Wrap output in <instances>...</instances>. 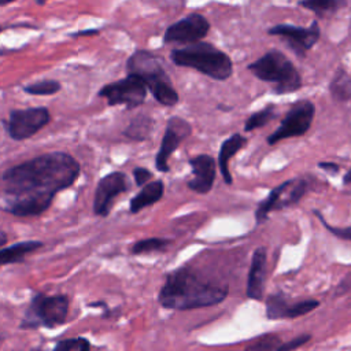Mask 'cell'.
Returning a JSON list of instances; mask_svg holds the SVG:
<instances>
[{"mask_svg":"<svg viewBox=\"0 0 351 351\" xmlns=\"http://www.w3.org/2000/svg\"><path fill=\"white\" fill-rule=\"evenodd\" d=\"M48 0H34V3L36 4H38V5H43V4H45Z\"/></svg>","mask_w":351,"mask_h":351,"instance_id":"obj_37","label":"cell"},{"mask_svg":"<svg viewBox=\"0 0 351 351\" xmlns=\"http://www.w3.org/2000/svg\"><path fill=\"white\" fill-rule=\"evenodd\" d=\"M191 133H192V126L186 119L177 115L169 118L166 123L165 134L160 141L159 151L155 156V166L159 171L167 173L170 170V166H169L170 156L181 145V143L191 136Z\"/></svg>","mask_w":351,"mask_h":351,"instance_id":"obj_13","label":"cell"},{"mask_svg":"<svg viewBox=\"0 0 351 351\" xmlns=\"http://www.w3.org/2000/svg\"><path fill=\"white\" fill-rule=\"evenodd\" d=\"M51 121V114L47 107L14 108L4 119V128L8 136L15 141H22L33 137Z\"/></svg>","mask_w":351,"mask_h":351,"instance_id":"obj_9","label":"cell"},{"mask_svg":"<svg viewBox=\"0 0 351 351\" xmlns=\"http://www.w3.org/2000/svg\"><path fill=\"white\" fill-rule=\"evenodd\" d=\"M300 7L314 12L318 18L336 14L347 5V0H299Z\"/></svg>","mask_w":351,"mask_h":351,"instance_id":"obj_23","label":"cell"},{"mask_svg":"<svg viewBox=\"0 0 351 351\" xmlns=\"http://www.w3.org/2000/svg\"><path fill=\"white\" fill-rule=\"evenodd\" d=\"M314 214H315V217L321 221V223L326 228V230L330 232L333 236H336V237H339V239H343V240L351 241V226H347V228H337V226L329 225L319 211L314 210Z\"/></svg>","mask_w":351,"mask_h":351,"instance_id":"obj_29","label":"cell"},{"mask_svg":"<svg viewBox=\"0 0 351 351\" xmlns=\"http://www.w3.org/2000/svg\"><path fill=\"white\" fill-rule=\"evenodd\" d=\"M319 306L317 299H304L289 303L284 293H274L266 299V317L269 319H289L306 315Z\"/></svg>","mask_w":351,"mask_h":351,"instance_id":"obj_15","label":"cell"},{"mask_svg":"<svg viewBox=\"0 0 351 351\" xmlns=\"http://www.w3.org/2000/svg\"><path fill=\"white\" fill-rule=\"evenodd\" d=\"M208 19L200 12H191L171 23L163 36L165 44H193L202 41L210 32Z\"/></svg>","mask_w":351,"mask_h":351,"instance_id":"obj_12","label":"cell"},{"mask_svg":"<svg viewBox=\"0 0 351 351\" xmlns=\"http://www.w3.org/2000/svg\"><path fill=\"white\" fill-rule=\"evenodd\" d=\"M329 92L336 101L346 103L351 100V77L341 67L335 73L329 84Z\"/></svg>","mask_w":351,"mask_h":351,"instance_id":"obj_22","label":"cell"},{"mask_svg":"<svg viewBox=\"0 0 351 351\" xmlns=\"http://www.w3.org/2000/svg\"><path fill=\"white\" fill-rule=\"evenodd\" d=\"M310 340H311V335L310 333H303V335H299V336L291 339L289 341L281 343V346L277 348V351H293V350L304 346Z\"/></svg>","mask_w":351,"mask_h":351,"instance_id":"obj_30","label":"cell"},{"mask_svg":"<svg viewBox=\"0 0 351 351\" xmlns=\"http://www.w3.org/2000/svg\"><path fill=\"white\" fill-rule=\"evenodd\" d=\"M126 71L138 77L159 104L173 107L178 103L180 95L165 69L163 59L158 53L147 49L134 51L126 60Z\"/></svg>","mask_w":351,"mask_h":351,"instance_id":"obj_3","label":"cell"},{"mask_svg":"<svg viewBox=\"0 0 351 351\" xmlns=\"http://www.w3.org/2000/svg\"><path fill=\"white\" fill-rule=\"evenodd\" d=\"M12 1H15V0H0V5H1V7H4V5H7V4L12 3Z\"/></svg>","mask_w":351,"mask_h":351,"instance_id":"obj_36","label":"cell"},{"mask_svg":"<svg viewBox=\"0 0 351 351\" xmlns=\"http://www.w3.org/2000/svg\"><path fill=\"white\" fill-rule=\"evenodd\" d=\"M318 167L325 170V171H328V173H330V174H336L340 170V166L337 163H335V162H319Z\"/></svg>","mask_w":351,"mask_h":351,"instance_id":"obj_32","label":"cell"},{"mask_svg":"<svg viewBox=\"0 0 351 351\" xmlns=\"http://www.w3.org/2000/svg\"><path fill=\"white\" fill-rule=\"evenodd\" d=\"M5 240H7V234L4 232H1V247L5 245Z\"/></svg>","mask_w":351,"mask_h":351,"instance_id":"obj_35","label":"cell"},{"mask_svg":"<svg viewBox=\"0 0 351 351\" xmlns=\"http://www.w3.org/2000/svg\"><path fill=\"white\" fill-rule=\"evenodd\" d=\"M53 351H90V344L85 337H70L58 341Z\"/></svg>","mask_w":351,"mask_h":351,"instance_id":"obj_28","label":"cell"},{"mask_svg":"<svg viewBox=\"0 0 351 351\" xmlns=\"http://www.w3.org/2000/svg\"><path fill=\"white\" fill-rule=\"evenodd\" d=\"M267 33L270 36L280 37L298 58H304L306 53L319 40L321 27L317 21H313L307 27L289 23H278L269 27Z\"/></svg>","mask_w":351,"mask_h":351,"instance_id":"obj_11","label":"cell"},{"mask_svg":"<svg viewBox=\"0 0 351 351\" xmlns=\"http://www.w3.org/2000/svg\"><path fill=\"white\" fill-rule=\"evenodd\" d=\"M315 117V106L313 101L303 99L291 106L284 118L280 122V126L267 136V144L274 145L285 138L304 136Z\"/></svg>","mask_w":351,"mask_h":351,"instance_id":"obj_7","label":"cell"},{"mask_svg":"<svg viewBox=\"0 0 351 351\" xmlns=\"http://www.w3.org/2000/svg\"><path fill=\"white\" fill-rule=\"evenodd\" d=\"M163 191H165V186H163V181L162 180H155V181H151L149 184H145L140 192H137L132 199H130V203H129V211L132 214H136L138 213L140 210L159 202L163 196Z\"/></svg>","mask_w":351,"mask_h":351,"instance_id":"obj_19","label":"cell"},{"mask_svg":"<svg viewBox=\"0 0 351 351\" xmlns=\"http://www.w3.org/2000/svg\"><path fill=\"white\" fill-rule=\"evenodd\" d=\"M32 351H41L40 348H34V350H32Z\"/></svg>","mask_w":351,"mask_h":351,"instance_id":"obj_38","label":"cell"},{"mask_svg":"<svg viewBox=\"0 0 351 351\" xmlns=\"http://www.w3.org/2000/svg\"><path fill=\"white\" fill-rule=\"evenodd\" d=\"M129 189V181L125 173L112 171L104 176L95 191L93 213L99 217H107L117 196Z\"/></svg>","mask_w":351,"mask_h":351,"instance_id":"obj_14","label":"cell"},{"mask_svg":"<svg viewBox=\"0 0 351 351\" xmlns=\"http://www.w3.org/2000/svg\"><path fill=\"white\" fill-rule=\"evenodd\" d=\"M169 244H170V240L159 239V237H148V239H143V240L136 241L130 247V251L134 255L158 252V251H163Z\"/></svg>","mask_w":351,"mask_h":351,"instance_id":"obj_26","label":"cell"},{"mask_svg":"<svg viewBox=\"0 0 351 351\" xmlns=\"http://www.w3.org/2000/svg\"><path fill=\"white\" fill-rule=\"evenodd\" d=\"M247 137H244L241 133H234L232 136H229L219 148L218 152V166H219V171L221 176L225 181V184L230 185L233 182L230 170H229V160L241 149L247 145Z\"/></svg>","mask_w":351,"mask_h":351,"instance_id":"obj_18","label":"cell"},{"mask_svg":"<svg viewBox=\"0 0 351 351\" xmlns=\"http://www.w3.org/2000/svg\"><path fill=\"white\" fill-rule=\"evenodd\" d=\"M343 182H344V184H351V167H350V170L344 174Z\"/></svg>","mask_w":351,"mask_h":351,"instance_id":"obj_34","label":"cell"},{"mask_svg":"<svg viewBox=\"0 0 351 351\" xmlns=\"http://www.w3.org/2000/svg\"><path fill=\"white\" fill-rule=\"evenodd\" d=\"M307 189L308 182L303 178H292L281 182L278 186L270 191L266 199L259 203L255 211L256 222H263L271 211H280L298 204L299 200L306 195Z\"/></svg>","mask_w":351,"mask_h":351,"instance_id":"obj_10","label":"cell"},{"mask_svg":"<svg viewBox=\"0 0 351 351\" xmlns=\"http://www.w3.org/2000/svg\"><path fill=\"white\" fill-rule=\"evenodd\" d=\"M276 117H277L276 106L274 104H267L263 108L252 112L247 118V121L244 123V132H252L255 129H259V128L267 125L269 122H271Z\"/></svg>","mask_w":351,"mask_h":351,"instance_id":"obj_24","label":"cell"},{"mask_svg":"<svg viewBox=\"0 0 351 351\" xmlns=\"http://www.w3.org/2000/svg\"><path fill=\"white\" fill-rule=\"evenodd\" d=\"M40 247H43V243L38 240H26V241L15 243L10 247H3L0 251L1 265L22 262L26 255L38 250Z\"/></svg>","mask_w":351,"mask_h":351,"instance_id":"obj_20","label":"cell"},{"mask_svg":"<svg viewBox=\"0 0 351 351\" xmlns=\"http://www.w3.org/2000/svg\"><path fill=\"white\" fill-rule=\"evenodd\" d=\"M62 84L56 80H41L22 86V90L32 96H52L60 92Z\"/></svg>","mask_w":351,"mask_h":351,"instance_id":"obj_25","label":"cell"},{"mask_svg":"<svg viewBox=\"0 0 351 351\" xmlns=\"http://www.w3.org/2000/svg\"><path fill=\"white\" fill-rule=\"evenodd\" d=\"M281 339L276 333H266L254 339L243 351H277L281 346Z\"/></svg>","mask_w":351,"mask_h":351,"instance_id":"obj_27","label":"cell"},{"mask_svg":"<svg viewBox=\"0 0 351 351\" xmlns=\"http://www.w3.org/2000/svg\"><path fill=\"white\" fill-rule=\"evenodd\" d=\"M155 119L147 114H138L133 117L129 125L123 130V136L133 141H144L148 140L154 130Z\"/></svg>","mask_w":351,"mask_h":351,"instance_id":"obj_21","label":"cell"},{"mask_svg":"<svg viewBox=\"0 0 351 351\" xmlns=\"http://www.w3.org/2000/svg\"><path fill=\"white\" fill-rule=\"evenodd\" d=\"M80 163L67 152L38 155L8 167L1 176V207L16 217L43 214L56 193L74 184Z\"/></svg>","mask_w":351,"mask_h":351,"instance_id":"obj_1","label":"cell"},{"mask_svg":"<svg viewBox=\"0 0 351 351\" xmlns=\"http://www.w3.org/2000/svg\"><path fill=\"white\" fill-rule=\"evenodd\" d=\"M97 33H99L97 29H92V30H81V32L73 33V34H70V36H71V37H77V36H88V34H97Z\"/></svg>","mask_w":351,"mask_h":351,"instance_id":"obj_33","label":"cell"},{"mask_svg":"<svg viewBox=\"0 0 351 351\" xmlns=\"http://www.w3.org/2000/svg\"><path fill=\"white\" fill-rule=\"evenodd\" d=\"M147 93L148 86L138 77L128 74L125 78L103 85L97 96L106 99L111 107L123 106L128 110H133L145 101Z\"/></svg>","mask_w":351,"mask_h":351,"instance_id":"obj_8","label":"cell"},{"mask_svg":"<svg viewBox=\"0 0 351 351\" xmlns=\"http://www.w3.org/2000/svg\"><path fill=\"white\" fill-rule=\"evenodd\" d=\"M229 293L226 282L204 278L195 269L182 266L166 276L158 300L169 310H195L221 303Z\"/></svg>","mask_w":351,"mask_h":351,"instance_id":"obj_2","label":"cell"},{"mask_svg":"<svg viewBox=\"0 0 351 351\" xmlns=\"http://www.w3.org/2000/svg\"><path fill=\"white\" fill-rule=\"evenodd\" d=\"M254 77L273 85V93L288 95L302 88V75L291 59L278 49H270L247 66Z\"/></svg>","mask_w":351,"mask_h":351,"instance_id":"obj_5","label":"cell"},{"mask_svg":"<svg viewBox=\"0 0 351 351\" xmlns=\"http://www.w3.org/2000/svg\"><path fill=\"white\" fill-rule=\"evenodd\" d=\"M69 298L66 295H47L37 292L32 298L21 321L22 329L56 328L64 324L69 313Z\"/></svg>","mask_w":351,"mask_h":351,"instance_id":"obj_6","label":"cell"},{"mask_svg":"<svg viewBox=\"0 0 351 351\" xmlns=\"http://www.w3.org/2000/svg\"><path fill=\"white\" fill-rule=\"evenodd\" d=\"M266 248L258 247L251 259V266L247 278V296L250 299L262 300L263 288H265V274H266Z\"/></svg>","mask_w":351,"mask_h":351,"instance_id":"obj_17","label":"cell"},{"mask_svg":"<svg viewBox=\"0 0 351 351\" xmlns=\"http://www.w3.org/2000/svg\"><path fill=\"white\" fill-rule=\"evenodd\" d=\"M189 165L192 167V180L188 181V188L196 193L206 195L213 189L215 173H217V162L211 155L202 154L189 159Z\"/></svg>","mask_w":351,"mask_h":351,"instance_id":"obj_16","label":"cell"},{"mask_svg":"<svg viewBox=\"0 0 351 351\" xmlns=\"http://www.w3.org/2000/svg\"><path fill=\"white\" fill-rule=\"evenodd\" d=\"M170 60L176 66L193 69L215 81H226L233 74V63L229 55L206 41L171 49Z\"/></svg>","mask_w":351,"mask_h":351,"instance_id":"obj_4","label":"cell"},{"mask_svg":"<svg viewBox=\"0 0 351 351\" xmlns=\"http://www.w3.org/2000/svg\"><path fill=\"white\" fill-rule=\"evenodd\" d=\"M133 177L137 186H144L152 178V173L145 167H136L133 170Z\"/></svg>","mask_w":351,"mask_h":351,"instance_id":"obj_31","label":"cell"}]
</instances>
